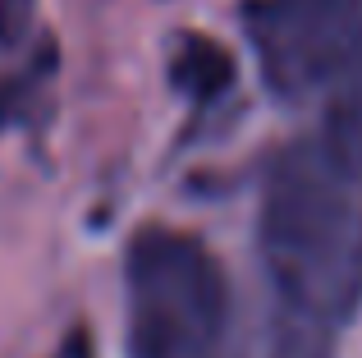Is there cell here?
Returning a JSON list of instances; mask_svg holds the SVG:
<instances>
[{
  "instance_id": "cell-1",
  "label": "cell",
  "mask_w": 362,
  "mask_h": 358,
  "mask_svg": "<svg viewBox=\"0 0 362 358\" xmlns=\"http://www.w3.org/2000/svg\"><path fill=\"white\" fill-rule=\"evenodd\" d=\"M257 248L280 304V358H326L362 299V197L317 138L271 161Z\"/></svg>"
},
{
  "instance_id": "cell-2",
  "label": "cell",
  "mask_w": 362,
  "mask_h": 358,
  "mask_svg": "<svg viewBox=\"0 0 362 358\" xmlns=\"http://www.w3.org/2000/svg\"><path fill=\"white\" fill-rule=\"evenodd\" d=\"M129 358H230V280L197 234L138 225L124 248Z\"/></svg>"
},
{
  "instance_id": "cell-3",
  "label": "cell",
  "mask_w": 362,
  "mask_h": 358,
  "mask_svg": "<svg viewBox=\"0 0 362 358\" xmlns=\"http://www.w3.org/2000/svg\"><path fill=\"white\" fill-rule=\"evenodd\" d=\"M243 28L275 101H321L362 37V0H243Z\"/></svg>"
},
{
  "instance_id": "cell-4",
  "label": "cell",
  "mask_w": 362,
  "mask_h": 358,
  "mask_svg": "<svg viewBox=\"0 0 362 358\" xmlns=\"http://www.w3.org/2000/svg\"><path fill=\"white\" fill-rule=\"evenodd\" d=\"M321 152L339 166L349 179L362 184V37L349 51L344 69L335 74L330 92L321 97Z\"/></svg>"
},
{
  "instance_id": "cell-5",
  "label": "cell",
  "mask_w": 362,
  "mask_h": 358,
  "mask_svg": "<svg viewBox=\"0 0 362 358\" xmlns=\"http://www.w3.org/2000/svg\"><path fill=\"white\" fill-rule=\"evenodd\" d=\"M170 79L175 88L193 101V110L216 106L221 97H230L234 88V60L225 46H216L202 33H184L170 46Z\"/></svg>"
},
{
  "instance_id": "cell-6",
  "label": "cell",
  "mask_w": 362,
  "mask_h": 358,
  "mask_svg": "<svg viewBox=\"0 0 362 358\" xmlns=\"http://www.w3.org/2000/svg\"><path fill=\"white\" fill-rule=\"evenodd\" d=\"M55 60H60V55H55V42L46 37V42L28 55L23 69L0 79V134L14 129V125H33L37 120V106H42L46 88H51V79H55Z\"/></svg>"
},
{
  "instance_id": "cell-7",
  "label": "cell",
  "mask_w": 362,
  "mask_h": 358,
  "mask_svg": "<svg viewBox=\"0 0 362 358\" xmlns=\"http://www.w3.org/2000/svg\"><path fill=\"white\" fill-rule=\"evenodd\" d=\"M37 28V0H0V51H18Z\"/></svg>"
}]
</instances>
